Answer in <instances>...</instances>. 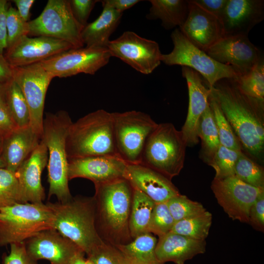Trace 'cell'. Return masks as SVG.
Returning a JSON list of instances; mask_svg holds the SVG:
<instances>
[{"instance_id": "1", "label": "cell", "mask_w": 264, "mask_h": 264, "mask_svg": "<svg viewBox=\"0 0 264 264\" xmlns=\"http://www.w3.org/2000/svg\"><path fill=\"white\" fill-rule=\"evenodd\" d=\"M210 89L241 146L253 156H260L264 147V101L243 94L234 79L220 80Z\"/></svg>"}, {"instance_id": "2", "label": "cell", "mask_w": 264, "mask_h": 264, "mask_svg": "<svg viewBox=\"0 0 264 264\" xmlns=\"http://www.w3.org/2000/svg\"><path fill=\"white\" fill-rule=\"evenodd\" d=\"M66 151L68 159L91 156H118L112 112L98 110L72 122L66 139Z\"/></svg>"}, {"instance_id": "3", "label": "cell", "mask_w": 264, "mask_h": 264, "mask_svg": "<svg viewBox=\"0 0 264 264\" xmlns=\"http://www.w3.org/2000/svg\"><path fill=\"white\" fill-rule=\"evenodd\" d=\"M72 123L68 113L65 110L46 113L43 122L41 140L48 151V197L55 196L61 202L72 198L68 187L66 151V139Z\"/></svg>"}, {"instance_id": "4", "label": "cell", "mask_w": 264, "mask_h": 264, "mask_svg": "<svg viewBox=\"0 0 264 264\" xmlns=\"http://www.w3.org/2000/svg\"><path fill=\"white\" fill-rule=\"evenodd\" d=\"M94 198H72L46 204L53 215V229L76 244L87 256L105 242L96 228Z\"/></svg>"}, {"instance_id": "5", "label": "cell", "mask_w": 264, "mask_h": 264, "mask_svg": "<svg viewBox=\"0 0 264 264\" xmlns=\"http://www.w3.org/2000/svg\"><path fill=\"white\" fill-rule=\"evenodd\" d=\"M186 147L181 131L172 123L158 124L146 141L139 164L171 180L183 168Z\"/></svg>"}, {"instance_id": "6", "label": "cell", "mask_w": 264, "mask_h": 264, "mask_svg": "<svg viewBox=\"0 0 264 264\" xmlns=\"http://www.w3.org/2000/svg\"><path fill=\"white\" fill-rule=\"evenodd\" d=\"M0 246L24 242L53 229V215L46 204L18 203L0 207Z\"/></svg>"}, {"instance_id": "7", "label": "cell", "mask_w": 264, "mask_h": 264, "mask_svg": "<svg viewBox=\"0 0 264 264\" xmlns=\"http://www.w3.org/2000/svg\"><path fill=\"white\" fill-rule=\"evenodd\" d=\"M100 221L106 230L115 237L129 233L133 188L126 178L95 185Z\"/></svg>"}, {"instance_id": "8", "label": "cell", "mask_w": 264, "mask_h": 264, "mask_svg": "<svg viewBox=\"0 0 264 264\" xmlns=\"http://www.w3.org/2000/svg\"><path fill=\"white\" fill-rule=\"evenodd\" d=\"M171 37L173 49L168 54H162L161 57V61L166 65H180L193 69L204 78L210 88L220 80L240 76L232 66L218 63L194 45L179 28L173 31Z\"/></svg>"}, {"instance_id": "9", "label": "cell", "mask_w": 264, "mask_h": 264, "mask_svg": "<svg viewBox=\"0 0 264 264\" xmlns=\"http://www.w3.org/2000/svg\"><path fill=\"white\" fill-rule=\"evenodd\" d=\"M112 114L118 156L127 164H139L146 141L158 124L149 114L140 111Z\"/></svg>"}, {"instance_id": "10", "label": "cell", "mask_w": 264, "mask_h": 264, "mask_svg": "<svg viewBox=\"0 0 264 264\" xmlns=\"http://www.w3.org/2000/svg\"><path fill=\"white\" fill-rule=\"evenodd\" d=\"M28 35L44 36L83 47L84 28L74 18L68 0H49L41 14L28 22Z\"/></svg>"}, {"instance_id": "11", "label": "cell", "mask_w": 264, "mask_h": 264, "mask_svg": "<svg viewBox=\"0 0 264 264\" xmlns=\"http://www.w3.org/2000/svg\"><path fill=\"white\" fill-rule=\"evenodd\" d=\"M111 57L106 47H83L63 51L40 63L54 78H65L79 73L93 75Z\"/></svg>"}, {"instance_id": "12", "label": "cell", "mask_w": 264, "mask_h": 264, "mask_svg": "<svg viewBox=\"0 0 264 264\" xmlns=\"http://www.w3.org/2000/svg\"><path fill=\"white\" fill-rule=\"evenodd\" d=\"M12 78L22 90L29 108L30 126L41 139L46 93L54 77L43 68L40 62L12 67Z\"/></svg>"}, {"instance_id": "13", "label": "cell", "mask_w": 264, "mask_h": 264, "mask_svg": "<svg viewBox=\"0 0 264 264\" xmlns=\"http://www.w3.org/2000/svg\"><path fill=\"white\" fill-rule=\"evenodd\" d=\"M111 57L119 58L143 74H149L161 64L162 53L157 42L132 31L124 32L106 45Z\"/></svg>"}, {"instance_id": "14", "label": "cell", "mask_w": 264, "mask_h": 264, "mask_svg": "<svg viewBox=\"0 0 264 264\" xmlns=\"http://www.w3.org/2000/svg\"><path fill=\"white\" fill-rule=\"evenodd\" d=\"M211 189L218 203L233 220L249 222L250 208L264 188L253 187L235 176L214 178Z\"/></svg>"}, {"instance_id": "15", "label": "cell", "mask_w": 264, "mask_h": 264, "mask_svg": "<svg viewBox=\"0 0 264 264\" xmlns=\"http://www.w3.org/2000/svg\"><path fill=\"white\" fill-rule=\"evenodd\" d=\"M216 61L232 66L242 76L247 73L264 57L248 36H224L206 51Z\"/></svg>"}, {"instance_id": "16", "label": "cell", "mask_w": 264, "mask_h": 264, "mask_svg": "<svg viewBox=\"0 0 264 264\" xmlns=\"http://www.w3.org/2000/svg\"><path fill=\"white\" fill-rule=\"evenodd\" d=\"M74 48L69 44L58 39L26 35L7 48L4 56L12 67H21L39 63Z\"/></svg>"}, {"instance_id": "17", "label": "cell", "mask_w": 264, "mask_h": 264, "mask_svg": "<svg viewBox=\"0 0 264 264\" xmlns=\"http://www.w3.org/2000/svg\"><path fill=\"white\" fill-rule=\"evenodd\" d=\"M127 163L118 156H91L68 159V180L78 177L94 185L125 178Z\"/></svg>"}, {"instance_id": "18", "label": "cell", "mask_w": 264, "mask_h": 264, "mask_svg": "<svg viewBox=\"0 0 264 264\" xmlns=\"http://www.w3.org/2000/svg\"><path fill=\"white\" fill-rule=\"evenodd\" d=\"M29 255L34 260L44 259L51 264H68L83 252L76 244L55 229L41 231L24 242Z\"/></svg>"}, {"instance_id": "19", "label": "cell", "mask_w": 264, "mask_h": 264, "mask_svg": "<svg viewBox=\"0 0 264 264\" xmlns=\"http://www.w3.org/2000/svg\"><path fill=\"white\" fill-rule=\"evenodd\" d=\"M189 13L184 24L178 28L194 45L206 51L224 37L222 24L216 16L188 0Z\"/></svg>"}, {"instance_id": "20", "label": "cell", "mask_w": 264, "mask_h": 264, "mask_svg": "<svg viewBox=\"0 0 264 264\" xmlns=\"http://www.w3.org/2000/svg\"><path fill=\"white\" fill-rule=\"evenodd\" d=\"M182 75L187 84L189 106L181 132L187 146H192L198 142V126L202 114L209 105L211 89L204 85L201 75L191 68L182 66Z\"/></svg>"}, {"instance_id": "21", "label": "cell", "mask_w": 264, "mask_h": 264, "mask_svg": "<svg viewBox=\"0 0 264 264\" xmlns=\"http://www.w3.org/2000/svg\"><path fill=\"white\" fill-rule=\"evenodd\" d=\"M47 160V149L41 140L15 173L20 185L22 203L43 202L45 193L41 176Z\"/></svg>"}, {"instance_id": "22", "label": "cell", "mask_w": 264, "mask_h": 264, "mask_svg": "<svg viewBox=\"0 0 264 264\" xmlns=\"http://www.w3.org/2000/svg\"><path fill=\"white\" fill-rule=\"evenodd\" d=\"M264 19L263 0H228L220 19L224 37L242 35Z\"/></svg>"}, {"instance_id": "23", "label": "cell", "mask_w": 264, "mask_h": 264, "mask_svg": "<svg viewBox=\"0 0 264 264\" xmlns=\"http://www.w3.org/2000/svg\"><path fill=\"white\" fill-rule=\"evenodd\" d=\"M125 178L155 203L166 202L180 194L171 180L141 164H127Z\"/></svg>"}, {"instance_id": "24", "label": "cell", "mask_w": 264, "mask_h": 264, "mask_svg": "<svg viewBox=\"0 0 264 264\" xmlns=\"http://www.w3.org/2000/svg\"><path fill=\"white\" fill-rule=\"evenodd\" d=\"M40 139L30 126L17 128L3 138L0 156L5 168L15 173L38 146Z\"/></svg>"}, {"instance_id": "25", "label": "cell", "mask_w": 264, "mask_h": 264, "mask_svg": "<svg viewBox=\"0 0 264 264\" xmlns=\"http://www.w3.org/2000/svg\"><path fill=\"white\" fill-rule=\"evenodd\" d=\"M205 241L189 239L170 232L159 237L155 254L158 261L162 264L173 262L176 264H184L195 256L204 253Z\"/></svg>"}, {"instance_id": "26", "label": "cell", "mask_w": 264, "mask_h": 264, "mask_svg": "<svg viewBox=\"0 0 264 264\" xmlns=\"http://www.w3.org/2000/svg\"><path fill=\"white\" fill-rule=\"evenodd\" d=\"M123 13L112 8L103 7L99 16L83 28L81 38L86 47H104L120 23Z\"/></svg>"}, {"instance_id": "27", "label": "cell", "mask_w": 264, "mask_h": 264, "mask_svg": "<svg viewBox=\"0 0 264 264\" xmlns=\"http://www.w3.org/2000/svg\"><path fill=\"white\" fill-rule=\"evenodd\" d=\"M149 20H160L161 25L166 30L181 27L185 22L189 13L188 0H150Z\"/></svg>"}, {"instance_id": "28", "label": "cell", "mask_w": 264, "mask_h": 264, "mask_svg": "<svg viewBox=\"0 0 264 264\" xmlns=\"http://www.w3.org/2000/svg\"><path fill=\"white\" fill-rule=\"evenodd\" d=\"M156 238L150 233L139 235L132 242L115 244L130 264H162L156 259Z\"/></svg>"}, {"instance_id": "29", "label": "cell", "mask_w": 264, "mask_h": 264, "mask_svg": "<svg viewBox=\"0 0 264 264\" xmlns=\"http://www.w3.org/2000/svg\"><path fill=\"white\" fill-rule=\"evenodd\" d=\"M155 202L139 190L133 188L129 222L130 235L133 238L149 233L148 227Z\"/></svg>"}, {"instance_id": "30", "label": "cell", "mask_w": 264, "mask_h": 264, "mask_svg": "<svg viewBox=\"0 0 264 264\" xmlns=\"http://www.w3.org/2000/svg\"><path fill=\"white\" fill-rule=\"evenodd\" d=\"M198 135L201 142L200 156L205 163L210 165L220 142L213 114L209 104L200 118Z\"/></svg>"}, {"instance_id": "31", "label": "cell", "mask_w": 264, "mask_h": 264, "mask_svg": "<svg viewBox=\"0 0 264 264\" xmlns=\"http://www.w3.org/2000/svg\"><path fill=\"white\" fill-rule=\"evenodd\" d=\"M6 106L18 128L30 126L29 108L24 95L13 79L5 84Z\"/></svg>"}, {"instance_id": "32", "label": "cell", "mask_w": 264, "mask_h": 264, "mask_svg": "<svg viewBox=\"0 0 264 264\" xmlns=\"http://www.w3.org/2000/svg\"><path fill=\"white\" fill-rule=\"evenodd\" d=\"M212 215L208 211L175 223L171 231L194 240L204 241L209 234Z\"/></svg>"}, {"instance_id": "33", "label": "cell", "mask_w": 264, "mask_h": 264, "mask_svg": "<svg viewBox=\"0 0 264 264\" xmlns=\"http://www.w3.org/2000/svg\"><path fill=\"white\" fill-rule=\"evenodd\" d=\"M244 94L264 101V60L262 58L247 73L234 79Z\"/></svg>"}, {"instance_id": "34", "label": "cell", "mask_w": 264, "mask_h": 264, "mask_svg": "<svg viewBox=\"0 0 264 264\" xmlns=\"http://www.w3.org/2000/svg\"><path fill=\"white\" fill-rule=\"evenodd\" d=\"M209 104L213 114L220 144L227 148L242 152L239 140L211 93L209 97Z\"/></svg>"}, {"instance_id": "35", "label": "cell", "mask_w": 264, "mask_h": 264, "mask_svg": "<svg viewBox=\"0 0 264 264\" xmlns=\"http://www.w3.org/2000/svg\"><path fill=\"white\" fill-rule=\"evenodd\" d=\"M234 176L255 187L264 188L263 168L242 152L234 169Z\"/></svg>"}, {"instance_id": "36", "label": "cell", "mask_w": 264, "mask_h": 264, "mask_svg": "<svg viewBox=\"0 0 264 264\" xmlns=\"http://www.w3.org/2000/svg\"><path fill=\"white\" fill-rule=\"evenodd\" d=\"M166 203L175 223L199 215L206 211L200 203L180 194L171 198Z\"/></svg>"}, {"instance_id": "37", "label": "cell", "mask_w": 264, "mask_h": 264, "mask_svg": "<svg viewBox=\"0 0 264 264\" xmlns=\"http://www.w3.org/2000/svg\"><path fill=\"white\" fill-rule=\"evenodd\" d=\"M22 203L20 185L15 173L0 168V207Z\"/></svg>"}, {"instance_id": "38", "label": "cell", "mask_w": 264, "mask_h": 264, "mask_svg": "<svg viewBox=\"0 0 264 264\" xmlns=\"http://www.w3.org/2000/svg\"><path fill=\"white\" fill-rule=\"evenodd\" d=\"M242 152L220 144L210 165L215 171L214 178L221 179L234 176L236 163Z\"/></svg>"}, {"instance_id": "39", "label": "cell", "mask_w": 264, "mask_h": 264, "mask_svg": "<svg viewBox=\"0 0 264 264\" xmlns=\"http://www.w3.org/2000/svg\"><path fill=\"white\" fill-rule=\"evenodd\" d=\"M175 221L166 202L155 203L148 227V232L159 237L170 232Z\"/></svg>"}, {"instance_id": "40", "label": "cell", "mask_w": 264, "mask_h": 264, "mask_svg": "<svg viewBox=\"0 0 264 264\" xmlns=\"http://www.w3.org/2000/svg\"><path fill=\"white\" fill-rule=\"evenodd\" d=\"M6 49L11 46L20 38L28 34V22L22 19L16 8L9 5L6 14Z\"/></svg>"}, {"instance_id": "41", "label": "cell", "mask_w": 264, "mask_h": 264, "mask_svg": "<svg viewBox=\"0 0 264 264\" xmlns=\"http://www.w3.org/2000/svg\"><path fill=\"white\" fill-rule=\"evenodd\" d=\"M88 259L94 264H130L115 245L105 242L93 249Z\"/></svg>"}, {"instance_id": "42", "label": "cell", "mask_w": 264, "mask_h": 264, "mask_svg": "<svg viewBox=\"0 0 264 264\" xmlns=\"http://www.w3.org/2000/svg\"><path fill=\"white\" fill-rule=\"evenodd\" d=\"M10 251L3 257V264H38L28 254L24 242L12 243Z\"/></svg>"}, {"instance_id": "43", "label": "cell", "mask_w": 264, "mask_h": 264, "mask_svg": "<svg viewBox=\"0 0 264 264\" xmlns=\"http://www.w3.org/2000/svg\"><path fill=\"white\" fill-rule=\"evenodd\" d=\"M72 14L77 22L83 27L88 24V20L96 0H69Z\"/></svg>"}, {"instance_id": "44", "label": "cell", "mask_w": 264, "mask_h": 264, "mask_svg": "<svg viewBox=\"0 0 264 264\" xmlns=\"http://www.w3.org/2000/svg\"><path fill=\"white\" fill-rule=\"evenodd\" d=\"M256 229H264V192L262 193L251 206L249 214V222Z\"/></svg>"}, {"instance_id": "45", "label": "cell", "mask_w": 264, "mask_h": 264, "mask_svg": "<svg viewBox=\"0 0 264 264\" xmlns=\"http://www.w3.org/2000/svg\"><path fill=\"white\" fill-rule=\"evenodd\" d=\"M228 0H193L200 7L220 20Z\"/></svg>"}, {"instance_id": "46", "label": "cell", "mask_w": 264, "mask_h": 264, "mask_svg": "<svg viewBox=\"0 0 264 264\" xmlns=\"http://www.w3.org/2000/svg\"><path fill=\"white\" fill-rule=\"evenodd\" d=\"M6 0H0V54L3 55L7 48L6 14L8 7Z\"/></svg>"}, {"instance_id": "47", "label": "cell", "mask_w": 264, "mask_h": 264, "mask_svg": "<svg viewBox=\"0 0 264 264\" xmlns=\"http://www.w3.org/2000/svg\"><path fill=\"white\" fill-rule=\"evenodd\" d=\"M17 128L7 107L0 105V136L4 138Z\"/></svg>"}, {"instance_id": "48", "label": "cell", "mask_w": 264, "mask_h": 264, "mask_svg": "<svg viewBox=\"0 0 264 264\" xmlns=\"http://www.w3.org/2000/svg\"><path fill=\"white\" fill-rule=\"evenodd\" d=\"M139 0H101L103 7L112 8L117 11L122 13L138 2Z\"/></svg>"}, {"instance_id": "49", "label": "cell", "mask_w": 264, "mask_h": 264, "mask_svg": "<svg viewBox=\"0 0 264 264\" xmlns=\"http://www.w3.org/2000/svg\"><path fill=\"white\" fill-rule=\"evenodd\" d=\"M17 10L22 19L28 22L30 16V9L35 2L34 0H13Z\"/></svg>"}, {"instance_id": "50", "label": "cell", "mask_w": 264, "mask_h": 264, "mask_svg": "<svg viewBox=\"0 0 264 264\" xmlns=\"http://www.w3.org/2000/svg\"><path fill=\"white\" fill-rule=\"evenodd\" d=\"M12 67L4 56L0 54V83L5 84L12 79Z\"/></svg>"}, {"instance_id": "51", "label": "cell", "mask_w": 264, "mask_h": 264, "mask_svg": "<svg viewBox=\"0 0 264 264\" xmlns=\"http://www.w3.org/2000/svg\"><path fill=\"white\" fill-rule=\"evenodd\" d=\"M84 252H81L75 256L68 264H86V259L84 258Z\"/></svg>"}, {"instance_id": "52", "label": "cell", "mask_w": 264, "mask_h": 264, "mask_svg": "<svg viewBox=\"0 0 264 264\" xmlns=\"http://www.w3.org/2000/svg\"><path fill=\"white\" fill-rule=\"evenodd\" d=\"M0 105L6 106L5 98V84H2L0 83Z\"/></svg>"}, {"instance_id": "53", "label": "cell", "mask_w": 264, "mask_h": 264, "mask_svg": "<svg viewBox=\"0 0 264 264\" xmlns=\"http://www.w3.org/2000/svg\"><path fill=\"white\" fill-rule=\"evenodd\" d=\"M0 168H5V164L3 160H2L1 157L0 155Z\"/></svg>"}, {"instance_id": "54", "label": "cell", "mask_w": 264, "mask_h": 264, "mask_svg": "<svg viewBox=\"0 0 264 264\" xmlns=\"http://www.w3.org/2000/svg\"><path fill=\"white\" fill-rule=\"evenodd\" d=\"M2 145V138H1L0 136V155L1 153Z\"/></svg>"}, {"instance_id": "55", "label": "cell", "mask_w": 264, "mask_h": 264, "mask_svg": "<svg viewBox=\"0 0 264 264\" xmlns=\"http://www.w3.org/2000/svg\"><path fill=\"white\" fill-rule=\"evenodd\" d=\"M86 264H94L90 260L87 258L86 259Z\"/></svg>"}, {"instance_id": "56", "label": "cell", "mask_w": 264, "mask_h": 264, "mask_svg": "<svg viewBox=\"0 0 264 264\" xmlns=\"http://www.w3.org/2000/svg\"></svg>"}]
</instances>
